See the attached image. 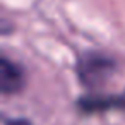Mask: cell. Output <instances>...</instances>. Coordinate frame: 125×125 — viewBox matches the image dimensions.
I'll use <instances>...</instances> for the list:
<instances>
[{"mask_svg":"<svg viewBox=\"0 0 125 125\" xmlns=\"http://www.w3.org/2000/svg\"><path fill=\"white\" fill-rule=\"evenodd\" d=\"M115 70H116V62L101 52H87L81 55L77 62L79 81L91 89L103 86L113 75Z\"/></svg>","mask_w":125,"mask_h":125,"instance_id":"1","label":"cell"},{"mask_svg":"<svg viewBox=\"0 0 125 125\" xmlns=\"http://www.w3.org/2000/svg\"><path fill=\"white\" fill-rule=\"evenodd\" d=\"M79 108L86 113L103 111L108 108H123L125 110V94L120 96H87L79 99Z\"/></svg>","mask_w":125,"mask_h":125,"instance_id":"3","label":"cell"},{"mask_svg":"<svg viewBox=\"0 0 125 125\" xmlns=\"http://www.w3.org/2000/svg\"><path fill=\"white\" fill-rule=\"evenodd\" d=\"M24 72L17 63L10 62L7 57L0 58V87L4 94L19 93L24 87Z\"/></svg>","mask_w":125,"mask_h":125,"instance_id":"2","label":"cell"},{"mask_svg":"<svg viewBox=\"0 0 125 125\" xmlns=\"http://www.w3.org/2000/svg\"><path fill=\"white\" fill-rule=\"evenodd\" d=\"M5 125H33V123L26 118H10L5 122Z\"/></svg>","mask_w":125,"mask_h":125,"instance_id":"4","label":"cell"}]
</instances>
